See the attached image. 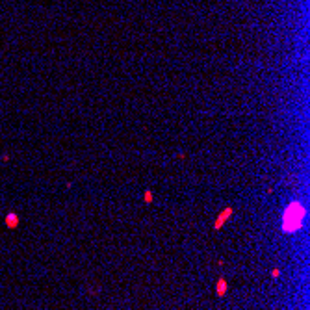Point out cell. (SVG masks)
<instances>
[{
  "label": "cell",
  "mask_w": 310,
  "mask_h": 310,
  "mask_svg": "<svg viewBox=\"0 0 310 310\" xmlns=\"http://www.w3.org/2000/svg\"><path fill=\"white\" fill-rule=\"evenodd\" d=\"M303 216H305L303 204L292 203V204L288 206V210L284 212V217H282V230L288 232V234L299 230V229H301V223H303Z\"/></svg>",
  "instance_id": "6da1fadb"
},
{
  "label": "cell",
  "mask_w": 310,
  "mask_h": 310,
  "mask_svg": "<svg viewBox=\"0 0 310 310\" xmlns=\"http://www.w3.org/2000/svg\"><path fill=\"white\" fill-rule=\"evenodd\" d=\"M17 225H19V217L15 214H7L6 216V227L7 229H15Z\"/></svg>",
  "instance_id": "3957f363"
},
{
  "label": "cell",
  "mask_w": 310,
  "mask_h": 310,
  "mask_svg": "<svg viewBox=\"0 0 310 310\" xmlns=\"http://www.w3.org/2000/svg\"><path fill=\"white\" fill-rule=\"evenodd\" d=\"M230 214H232V210H230V208H227L225 212H221V214H219V217H217V221L214 223V227H216V229H219V227H221V225L229 219V216H230Z\"/></svg>",
  "instance_id": "7a4b0ae2"
},
{
  "label": "cell",
  "mask_w": 310,
  "mask_h": 310,
  "mask_svg": "<svg viewBox=\"0 0 310 310\" xmlns=\"http://www.w3.org/2000/svg\"><path fill=\"white\" fill-rule=\"evenodd\" d=\"M216 290H217V295H225V292H227V281H225V279H219Z\"/></svg>",
  "instance_id": "277c9868"
},
{
  "label": "cell",
  "mask_w": 310,
  "mask_h": 310,
  "mask_svg": "<svg viewBox=\"0 0 310 310\" xmlns=\"http://www.w3.org/2000/svg\"><path fill=\"white\" fill-rule=\"evenodd\" d=\"M145 199H147V203H151V199H152V193H149V191H147V193H145Z\"/></svg>",
  "instance_id": "5b68a950"
}]
</instances>
